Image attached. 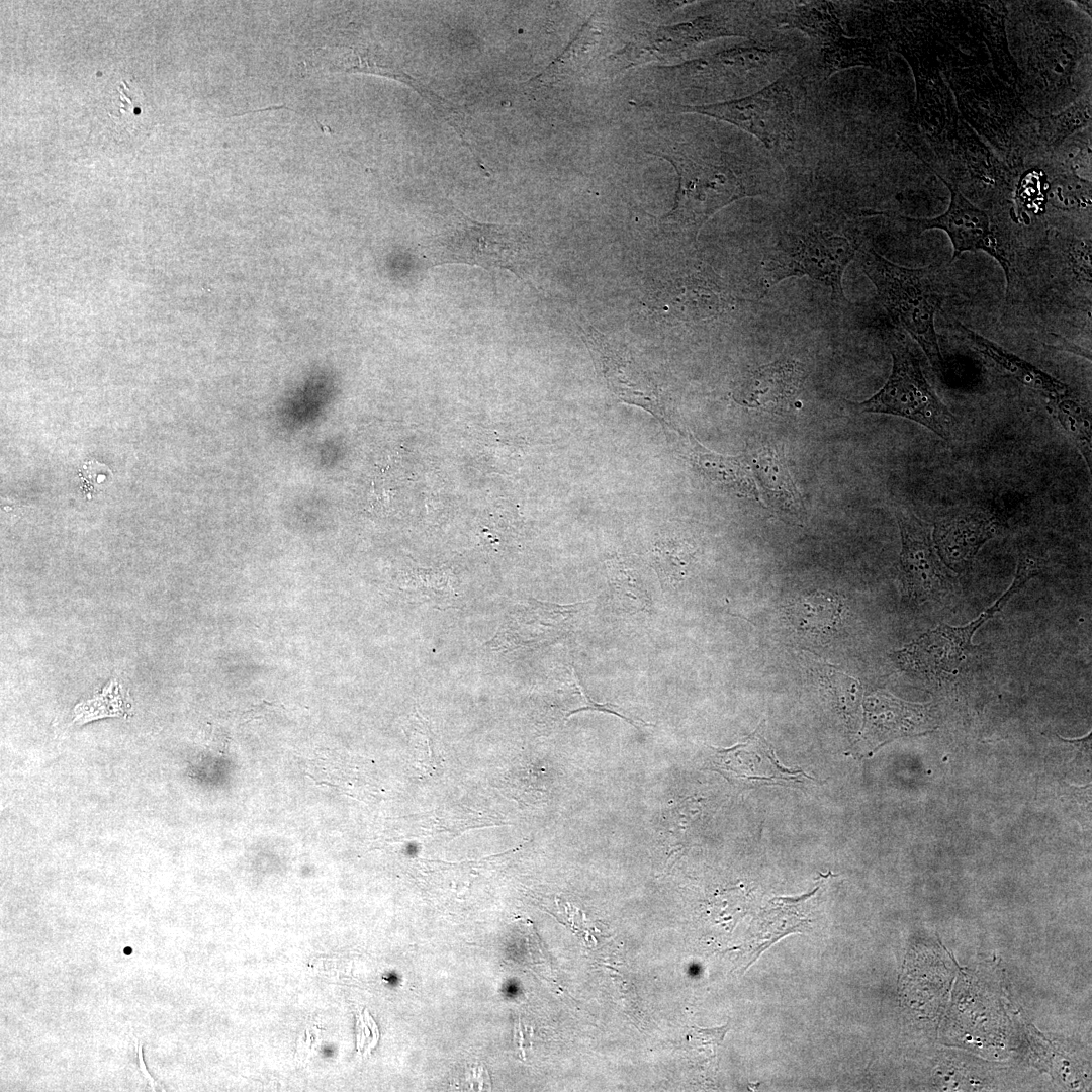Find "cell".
I'll return each mask as SVG.
<instances>
[{
	"mask_svg": "<svg viewBox=\"0 0 1092 1092\" xmlns=\"http://www.w3.org/2000/svg\"><path fill=\"white\" fill-rule=\"evenodd\" d=\"M860 262L890 316L919 344L933 370L942 374L944 361L935 330V315L944 295L938 288L934 266L902 267L873 249L861 252Z\"/></svg>",
	"mask_w": 1092,
	"mask_h": 1092,
	"instance_id": "obj_1",
	"label": "cell"
},
{
	"mask_svg": "<svg viewBox=\"0 0 1092 1092\" xmlns=\"http://www.w3.org/2000/svg\"><path fill=\"white\" fill-rule=\"evenodd\" d=\"M431 265L467 264L485 269L502 268L518 276L532 262L531 241L517 226L482 223L455 209L442 231L420 245Z\"/></svg>",
	"mask_w": 1092,
	"mask_h": 1092,
	"instance_id": "obj_2",
	"label": "cell"
},
{
	"mask_svg": "<svg viewBox=\"0 0 1092 1092\" xmlns=\"http://www.w3.org/2000/svg\"><path fill=\"white\" fill-rule=\"evenodd\" d=\"M887 344L893 359L891 375L875 395L855 407L912 420L950 440L957 420L926 380L919 360L899 334L890 332Z\"/></svg>",
	"mask_w": 1092,
	"mask_h": 1092,
	"instance_id": "obj_3",
	"label": "cell"
},
{
	"mask_svg": "<svg viewBox=\"0 0 1092 1092\" xmlns=\"http://www.w3.org/2000/svg\"><path fill=\"white\" fill-rule=\"evenodd\" d=\"M679 177L675 204L663 222L697 233L725 205L749 195L745 184L722 155L677 152L668 156Z\"/></svg>",
	"mask_w": 1092,
	"mask_h": 1092,
	"instance_id": "obj_4",
	"label": "cell"
},
{
	"mask_svg": "<svg viewBox=\"0 0 1092 1092\" xmlns=\"http://www.w3.org/2000/svg\"><path fill=\"white\" fill-rule=\"evenodd\" d=\"M1039 560L1031 554H1020L1013 583L990 608L977 619L963 627L940 624L917 640L894 653L899 665L910 672L928 676L950 675L965 666L975 646L971 639L975 631L994 613L1002 609L1008 600L1032 576L1039 573Z\"/></svg>",
	"mask_w": 1092,
	"mask_h": 1092,
	"instance_id": "obj_5",
	"label": "cell"
},
{
	"mask_svg": "<svg viewBox=\"0 0 1092 1092\" xmlns=\"http://www.w3.org/2000/svg\"><path fill=\"white\" fill-rule=\"evenodd\" d=\"M856 248L843 237L812 229L789 239L768 259L763 275L765 289L790 276L807 275L831 288L835 300H844L842 274Z\"/></svg>",
	"mask_w": 1092,
	"mask_h": 1092,
	"instance_id": "obj_6",
	"label": "cell"
},
{
	"mask_svg": "<svg viewBox=\"0 0 1092 1092\" xmlns=\"http://www.w3.org/2000/svg\"><path fill=\"white\" fill-rule=\"evenodd\" d=\"M684 108L732 123L772 151L794 141V97L783 80L737 100Z\"/></svg>",
	"mask_w": 1092,
	"mask_h": 1092,
	"instance_id": "obj_7",
	"label": "cell"
},
{
	"mask_svg": "<svg viewBox=\"0 0 1092 1092\" xmlns=\"http://www.w3.org/2000/svg\"><path fill=\"white\" fill-rule=\"evenodd\" d=\"M937 176L950 193L947 210L933 218H906V221L918 233L933 229L944 231L952 245V260L965 252L987 253L1000 264L1008 281L1011 257L995 237L988 213L972 204L954 183Z\"/></svg>",
	"mask_w": 1092,
	"mask_h": 1092,
	"instance_id": "obj_8",
	"label": "cell"
},
{
	"mask_svg": "<svg viewBox=\"0 0 1092 1092\" xmlns=\"http://www.w3.org/2000/svg\"><path fill=\"white\" fill-rule=\"evenodd\" d=\"M1003 526L997 510L982 506L956 509L938 518L933 544L942 562L956 572L966 571L976 554Z\"/></svg>",
	"mask_w": 1092,
	"mask_h": 1092,
	"instance_id": "obj_9",
	"label": "cell"
},
{
	"mask_svg": "<svg viewBox=\"0 0 1092 1092\" xmlns=\"http://www.w3.org/2000/svg\"><path fill=\"white\" fill-rule=\"evenodd\" d=\"M901 532L900 566L909 597L917 603L942 596L950 587L949 577L935 551L930 529L911 513L897 512Z\"/></svg>",
	"mask_w": 1092,
	"mask_h": 1092,
	"instance_id": "obj_10",
	"label": "cell"
},
{
	"mask_svg": "<svg viewBox=\"0 0 1092 1092\" xmlns=\"http://www.w3.org/2000/svg\"><path fill=\"white\" fill-rule=\"evenodd\" d=\"M584 339L599 363L608 386L622 400L640 405L657 417H664L663 397L648 374L621 348L614 346L592 326L583 329Z\"/></svg>",
	"mask_w": 1092,
	"mask_h": 1092,
	"instance_id": "obj_11",
	"label": "cell"
},
{
	"mask_svg": "<svg viewBox=\"0 0 1092 1092\" xmlns=\"http://www.w3.org/2000/svg\"><path fill=\"white\" fill-rule=\"evenodd\" d=\"M762 728L760 725L744 742L731 748H712L711 768L729 781L746 785H786L802 782V778L812 779L801 769H789L779 762Z\"/></svg>",
	"mask_w": 1092,
	"mask_h": 1092,
	"instance_id": "obj_12",
	"label": "cell"
},
{
	"mask_svg": "<svg viewBox=\"0 0 1092 1092\" xmlns=\"http://www.w3.org/2000/svg\"><path fill=\"white\" fill-rule=\"evenodd\" d=\"M803 371L794 361H778L750 372L736 387L740 404L769 412L787 410L801 385Z\"/></svg>",
	"mask_w": 1092,
	"mask_h": 1092,
	"instance_id": "obj_13",
	"label": "cell"
},
{
	"mask_svg": "<svg viewBox=\"0 0 1092 1092\" xmlns=\"http://www.w3.org/2000/svg\"><path fill=\"white\" fill-rule=\"evenodd\" d=\"M864 737L881 744L898 736L925 731L928 726L924 705L910 704L886 693H875L864 700Z\"/></svg>",
	"mask_w": 1092,
	"mask_h": 1092,
	"instance_id": "obj_14",
	"label": "cell"
},
{
	"mask_svg": "<svg viewBox=\"0 0 1092 1092\" xmlns=\"http://www.w3.org/2000/svg\"><path fill=\"white\" fill-rule=\"evenodd\" d=\"M759 490L760 502L786 515L800 517L803 503L783 453L765 445L747 457Z\"/></svg>",
	"mask_w": 1092,
	"mask_h": 1092,
	"instance_id": "obj_15",
	"label": "cell"
},
{
	"mask_svg": "<svg viewBox=\"0 0 1092 1092\" xmlns=\"http://www.w3.org/2000/svg\"><path fill=\"white\" fill-rule=\"evenodd\" d=\"M954 330L974 350L992 360L1002 370L1013 376L1023 385L1038 391L1050 399V402L1070 396V388L1059 379L1038 369L1031 363L997 346L992 341L965 327L959 322L953 323Z\"/></svg>",
	"mask_w": 1092,
	"mask_h": 1092,
	"instance_id": "obj_16",
	"label": "cell"
},
{
	"mask_svg": "<svg viewBox=\"0 0 1092 1092\" xmlns=\"http://www.w3.org/2000/svg\"><path fill=\"white\" fill-rule=\"evenodd\" d=\"M691 459L707 479L738 496L760 502L759 490L747 456H723L703 447L691 436Z\"/></svg>",
	"mask_w": 1092,
	"mask_h": 1092,
	"instance_id": "obj_17",
	"label": "cell"
},
{
	"mask_svg": "<svg viewBox=\"0 0 1092 1092\" xmlns=\"http://www.w3.org/2000/svg\"><path fill=\"white\" fill-rule=\"evenodd\" d=\"M886 52L868 38H854L846 35L821 48L820 68L823 76L830 77L839 70L866 66L885 69Z\"/></svg>",
	"mask_w": 1092,
	"mask_h": 1092,
	"instance_id": "obj_18",
	"label": "cell"
},
{
	"mask_svg": "<svg viewBox=\"0 0 1092 1092\" xmlns=\"http://www.w3.org/2000/svg\"><path fill=\"white\" fill-rule=\"evenodd\" d=\"M842 611V602L837 597L816 592L794 602L788 609V616L799 631L820 635L836 628Z\"/></svg>",
	"mask_w": 1092,
	"mask_h": 1092,
	"instance_id": "obj_19",
	"label": "cell"
},
{
	"mask_svg": "<svg viewBox=\"0 0 1092 1092\" xmlns=\"http://www.w3.org/2000/svg\"><path fill=\"white\" fill-rule=\"evenodd\" d=\"M781 22L788 27L800 29L821 48L845 35L831 2L811 1L797 4L784 15Z\"/></svg>",
	"mask_w": 1092,
	"mask_h": 1092,
	"instance_id": "obj_20",
	"label": "cell"
},
{
	"mask_svg": "<svg viewBox=\"0 0 1092 1092\" xmlns=\"http://www.w3.org/2000/svg\"><path fill=\"white\" fill-rule=\"evenodd\" d=\"M1056 416L1091 466V418L1085 404L1070 396L1051 402Z\"/></svg>",
	"mask_w": 1092,
	"mask_h": 1092,
	"instance_id": "obj_21",
	"label": "cell"
},
{
	"mask_svg": "<svg viewBox=\"0 0 1092 1092\" xmlns=\"http://www.w3.org/2000/svg\"><path fill=\"white\" fill-rule=\"evenodd\" d=\"M697 814H699L697 802L692 801V798L686 799L666 812L662 836L668 849L667 863H671L673 857H677L688 846L691 825Z\"/></svg>",
	"mask_w": 1092,
	"mask_h": 1092,
	"instance_id": "obj_22",
	"label": "cell"
},
{
	"mask_svg": "<svg viewBox=\"0 0 1092 1092\" xmlns=\"http://www.w3.org/2000/svg\"><path fill=\"white\" fill-rule=\"evenodd\" d=\"M123 705L118 687L110 682L99 697L76 706L75 720L84 723L98 717L120 715L124 713Z\"/></svg>",
	"mask_w": 1092,
	"mask_h": 1092,
	"instance_id": "obj_23",
	"label": "cell"
},
{
	"mask_svg": "<svg viewBox=\"0 0 1092 1092\" xmlns=\"http://www.w3.org/2000/svg\"><path fill=\"white\" fill-rule=\"evenodd\" d=\"M820 673L823 681L834 696L838 707L845 713L852 712L860 698L861 688L859 682L828 665L823 667Z\"/></svg>",
	"mask_w": 1092,
	"mask_h": 1092,
	"instance_id": "obj_24",
	"label": "cell"
},
{
	"mask_svg": "<svg viewBox=\"0 0 1092 1092\" xmlns=\"http://www.w3.org/2000/svg\"><path fill=\"white\" fill-rule=\"evenodd\" d=\"M118 90L119 104H116L117 113L112 118L116 123L123 122L124 126L134 127L135 119L142 111V95L136 94L126 82L120 84Z\"/></svg>",
	"mask_w": 1092,
	"mask_h": 1092,
	"instance_id": "obj_25",
	"label": "cell"
},
{
	"mask_svg": "<svg viewBox=\"0 0 1092 1092\" xmlns=\"http://www.w3.org/2000/svg\"><path fill=\"white\" fill-rule=\"evenodd\" d=\"M727 1025L713 1029L694 1027V1030L697 1039H699L704 1046H711V1049L715 1051L723 1040L725 1033L727 1032Z\"/></svg>",
	"mask_w": 1092,
	"mask_h": 1092,
	"instance_id": "obj_26",
	"label": "cell"
}]
</instances>
